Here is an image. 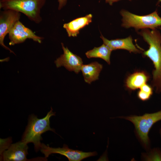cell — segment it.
Masks as SVG:
<instances>
[{
  "label": "cell",
  "mask_w": 161,
  "mask_h": 161,
  "mask_svg": "<svg viewBox=\"0 0 161 161\" xmlns=\"http://www.w3.org/2000/svg\"><path fill=\"white\" fill-rule=\"evenodd\" d=\"M138 33L148 44L149 49L143 55L153 62L154 69L152 71V84L157 93H161V33L157 28L141 30Z\"/></svg>",
  "instance_id": "1"
},
{
  "label": "cell",
  "mask_w": 161,
  "mask_h": 161,
  "mask_svg": "<svg viewBox=\"0 0 161 161\" xmlns=\"http://www.w3.org/2000/svg\"><path fill=\"white\" fill-rule=\"evenodd\" d=\"M52 109L48 112L43 118L38 119L34 114L29 117L28 125L23 135L21 141L26 144L30 143H33L36 151L40 150L42 140L41 135L45 132L51 131L55 133V130L50 126L49 119L51 117L55 116V113L53 112Z\"/></svg>",
  "instance_id": "2"
},
{
  "label": "cell",
  "mask_w": 161,
  "mask_h": 161,
  "mask_svg": "<svg viewBox=\"0 0 161 161\" xmlns=\"http://www.w3.org/2000/svg\"><path fill=\"white\" fill-rule=\"evenodd\" d=\"M46 1V0H0V8L23 13L30 20L38 24L42 21L41 11Z\"/></svg>",
  "instance_id": "3"
},
{
  "label": "cell",
  "mask_w": 161,
  "mask_h": 161,
  "mask_svg": "<svg viewBox=\"0 0 161 161\" xmlns=\"http://www.w3.org/2000/svg\"><path fill=\"white\" fill-rule=\"evenodd\" d=\"M120 13L122 17L121 26L125 28H134L137 32L140 29H153L161 27V17L157 10L142 16L134 14L125 9L122 10Z\"/></svg>",
  "instance_id": "4"
},
{
  "label": "cell",
  "mask_w": 161,
  "mask_h": 161,
  "mask_svg": "<svg viewBox=\"0 0 161 161\" xmlns=\"http://www.w3.org/2000/svg\"><path fill=\"white\" fill-rule=\"evenodd\" d=\"M134 125L138 136L146 146L149 143L148 132L153 125L161 120V110L150 114H145L142 116H132L123 117Z\"/></svg>",
  "instance_id": "5"
},
{
  "label": "cell",
  "mask_w": 161,
  "mask_h": 161,
  "mask_svg": "<svg viewBox=\"0 0 161 161\" xmlns=\"http://www.w3.org/2000/svg\"><path fill=\"white\" fill-rule=\"evenodd\" d=\"M40 150L44 154L46 158L51 154H58L65 156L69 161H80L85 158L97 155L96 151L85 152L69 148L65 144H64L62 148H56L50 147L42 143Z\"/></svg>",
  "instance_id": "6"
},
{
  "label": "cell",
  "mask_w": 161,
  "mask_h": 161,
  "mask_svg": "<svg viewBox=\"0 0 161 161\" xmlns=\"http://www.w3.org/2000/svg\"><path fill=\"white\" fill-rule=\"evenodd\" d=\"M21 13L12 10H3L0 13V44L10 53L15 54L14 52L5 45L4 40L5 36L9 33L15 23L19 21Z\"/></svg>",
  "instance_id": "7"
},
{
  "label": "cell",
  "mask_w": 161,
  "mask_h": 161,
  "mask_svg": "<svg viewBox=\"0 0 161 161\" xmlns=\"http://www.w3.org/2000/svg\"><path fill=\"white\" fill-rule=\"evenodd\" d=\"M61 44L63 54L55 61L56 66L58 68L64 66L69 71H73L78 74L83 65L82 59L72 53L67 47H65L63 43Z\"/></svg>",
  "instance_id": "8"
},
{
  "label": "cell",
  "mask_w": 161,
  "mask_h": 161,
  "mask_svg": "<svg viewBox=\"0 0 161 161\" xmlns=\"http://www.w3.org/2000/svg\"><path fill=\"white\" fill-rule=\"evenodd\" d=\"M28 147L27 144L21 141L11 144L1 154V160L5 161H26L28 159Z\"/></svg>",
  "instance_id": "9"
},
{
  "label": "cell",
  "mask_w": 161,
  "mask_h": 161,
  "mask_svg": "<svg viewBox=\"0 0 161 161\" xmlns=\"http://www.w3.org/2000/svg\"><path fill=\"white\" fill-rule=\"evenodd\" d=\"M100 37L102 39L103 44L112 51L118 49H123L128 50L130 52L138 53L141 52V51L137 48L133 44V39L131 36L124 38L109 40L101 34Z\"/></svg>",
  "instance_id": "10"
},
{
  "label": "cell",
  "mask_w": 161,
  "mask_h": 161,
  "mask_svg": "<svg viewBox=\"0 0 161 161\" xmlns=\"http://www.w3.org/2000/svg\"><path fill=\"white\" fill-rule=\"evenodd\" d=\"M92 15L89 14L85 16L77 18L63 25L69 37H76L79 30L92 21Z\"/></svg>",
  "instance_id": "11"
},
{
  "label": "cell",
  "mask_w": 161,
  "mask_h": 161,
  "mask_svg": "<svg viewBox=\"0 0 161 161\" xmlns=\"http://www.w3.org/2000/svg\"><path fill=\"white\" fill-rule=\"evenodd\" d=\"M102 68V65L96 61L87 64L83 65L81 70L85 81L91 84L92 81L98 80Z\"/></svg>",
  "instance_id": "12"
},
{
  "label": "cell",
  "mask_w": 161,
  "mask_h": 161,
  "mask_svg": "<svg viewBox=\"0 0 161 161\" xmlns=\"http://www.w3.org/2000/svg\"><path fill=\"white\" fill-rule=\"evenodd\" d=\"M149 77L143 72H137L129 76L126 81V87L131 90L140 88L145 84Z\"/></svg>",
  "instance_id": "13"
},
{
  "label": "cell",
  "mask_w": 161,
  "mask_h": 161,
  "mask_svg": "<svg viewBox=\"0 0 161 161\" xmlns=\"http://www.w3.org/2000/svg\"><path fill=\"white\" fill-rule=\"evenodd\" d=\"M112 51L103 44L98 47H95L93 49L87 52L85 54L88 58H100L104 60L110 64V56Z\"/></svg>",
  "instance_id": "14"
},
{
  "label": "cell",
  "mask_w": 161,
  "mask_h": 161,
  "mask_svg": "<svg viewBox=\"0 0 161 161\" xmlns=\"http://www.w3.org/2000/svg\"><path fill=\"white\" fill-rule=\"evenodd\" d=\"M14 27L23 34L27 38L33 41L41 43L43 38L36 35L30 29L27 27L19 21H17Z\"/></svg>",
  "instance_id": "15"
},
{
  "label": "cell",
  "mask_w": 161,
  "mask_h": 161,
  "mask_svg": "<svg viewBox=\"0 0 161 161\" xmlns=\"http://www.w3.org/2000/svg\"><path fill=\"white\" fill-rule=\"evenodd\" d=\"M8 36L10 40L9 43L10 45H14L16 44L22 43L27 38L23 34L14 27L10 31Z\"/></svg>",
  "instance_id": "16"
},
{
  "label": "cell",
  "mask_w": 161,
  "mask_h": 161,
  "mask_svg": "<svg viewBox=\"0 0 161 161\" xmlns=\"http://www.w3.org/2000/svg\"><path fill=\"white\" fill-rule=\"evenodd\" d=\"M148 160L153 161H161V151L158 148H154L149 154Z\"/></svg>",
  "instance_id": "17"
},
{
  "label": "cell",
  "mask_w": 161,
  "mask_h": 161,
  "mask_svg": "<svg viewBox=\"0 0 161 161\" xmlns=\"http://www.w3.org/2000/svg\"><path fill=\"white\" fill-rule=\"evenodd\" d=\"M151 96V95L140 90L138 92L137 96L141 100L145 101L148 100Z\"/></svg>",
  "instance_id": "18"
},
{
  "label": "cell",
  "mask_w": 161,
  "mask_h": 161,
  "mask_svg": "<svg viewBox=\"0 0 161 161\" xmlns=\"http://www.w3.org/2000/svg\"><path fill=\"white\" fill-rule=\"evenodd\" d=\"M140 90L147 93L151 95L153 94V89L152 87L149 85L144 84L140 88Z\"/></svg>",
  "instance_id": "19"
},
{
  "label": "cell",
  "mask_w": 161,
  "mask_h": 161,
  "mask_svg": "<svg viewBox=\"0 0 161 161\" xmlns=\"http://www.w3.org/2000/svg\"><path fill=\"white\" fill-rule=\"evenodd\" d=\"M67 0H58V9H61L66 4Z\"/></svg>",
  "instance_id": "20"
},
{
  "label": "cell",
  "mask_w": 161,
  "mask_h": 161,
  "mask_svg": "<svg viewBox=\"0 0 161 161\" xmlns=\"http://www.w3.org/2000/svg\"><path fill=\"white\" fill-rule=\"evenodd\" d=\"M106 3H108L110 5H112L113 3L121 0H105Z\"/></svg>",
  "instance_id": "21"
},
{
  "label": "cell",
  "mask_w": 161,
  "mask_h": 161,
  "mask_svg": "<svg viewBox=\"0 0 161 161\" xmlns=\"http://www.w3.org/2000/svg\"><path fill=\"white\" fill-rule=\"evenodd\" d=\"M160 137H161V128L160 129Z\"/></svg>",
  "instance_id": "22"
},
{
  "label": "cell",
  "mask_w": 161,
  "mask_h": 161,
  "mask_svg": "<svg viewBox=\"0 0 161 161\" xmlns=\"http://www.w3.org/2000/svg\"><path fill=\"white\" fill-rule=\"evenodd\" d=\"M158 28L160 30L161 32V27H160Z\"/></svg>",
  "instance_id": "23"
},
{
  "label": "cell",
  "mask_w": 161,
  "mask_h": 161,
  "mask_svg": "<svg viewBox=\"0 0 161 161\" xmlns=\"http://www.w3.org/2000/svg\"><path fill=\"white\" fill-rule=\"evenodd\" d=\"M158 2H161V0H159Z\"/></svg>",
  "instance_id": "24"
},
{
  "label": "cell",
  "mask_w": 161,
  "mask_h": 161,
  "mask_svg": "<svg viewBox=\"0 0 161 161\" xmlns=\"http://www.w3.org/2000/svg\"><path fill=\"white\" fill-rule=\"evenodd\" d=\"M129 0L130 1H131L132 0Z\"/></svg>",
  "instance_id": "25"
}]
</instances>
